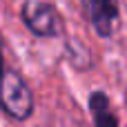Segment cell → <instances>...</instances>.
<instances>
[{
	"label": "cell",
	"instance_id": "1",
	"mask_svg": "<svg viewBox=\"0 0 127 127\" xmlns=\"http://www.w3.org/2000/svg\"><path fill=\"white\" fill-rule=\"evenodd\" d=\"M0 105L4 107V112L9 116H13L18 121H25L31 114L33 98H31V92L20 74L2 71V76H0Z\"/></svg>",
	"mask_w": 127,
	"mask_h": 127
},
{
	"label": "cell",
	"instance_id": "2",
	"mask_svg": "<svg viewBox=\"0 0 127 127\" xmlns=\"http://www.w3.org/2000/svg\"><path fill=\"white\" fill-rule=\"evenodd\" d=\"M22 20L38 36H54L58 31V16L49 2H40V0L27 2L22 7Z\"/></svg>",
	"mask_w": 127,
	"mask_h": 127
},
{
	"label": "cell",
	"instance_id": "3",
	"mask_svg": "<svg viewBox=\"0 0 127 127\" xmlns=\"http://www.w3.org/2000/svg\"><path fill=\"white\" fill-rule=\"evenodd\" d=\"M87 11L92 25L100 36H109L116 20V2L114 0H87Z\"/></svg>",
	"mask_w": 127,
	"mask_h": 127
},
{
	"label": "cell",
	"instance_id": "4",
	"mask_svg": "<svg viewBox=\"0 0 127 127\" xmlns=\"http://www.w3.org/2000/svg\"><path fill=\"white\" fill-rule=\"evenodd\" d=\"M89 105H92V114H94V121L96 125H116V116L109 112V100L103 96V94H94L89 98Z\"/></svg>",
	"mask_w": 127,
	"mask_h": 127
},
{
	"label": "cell",
	"instance_id": "5",
	"mask_svg": "<svg viewBox=\"0 0 127 127\" xmlns=\"http://www.w3.org/2000/svg\"><path fill=\"white\" fill-rule=\"evenodd\" d=\"M0 76H2V56H0Z\"/></svg>",
	"mask_w": 127,
	"mask_h": 127
}]
</instances>
